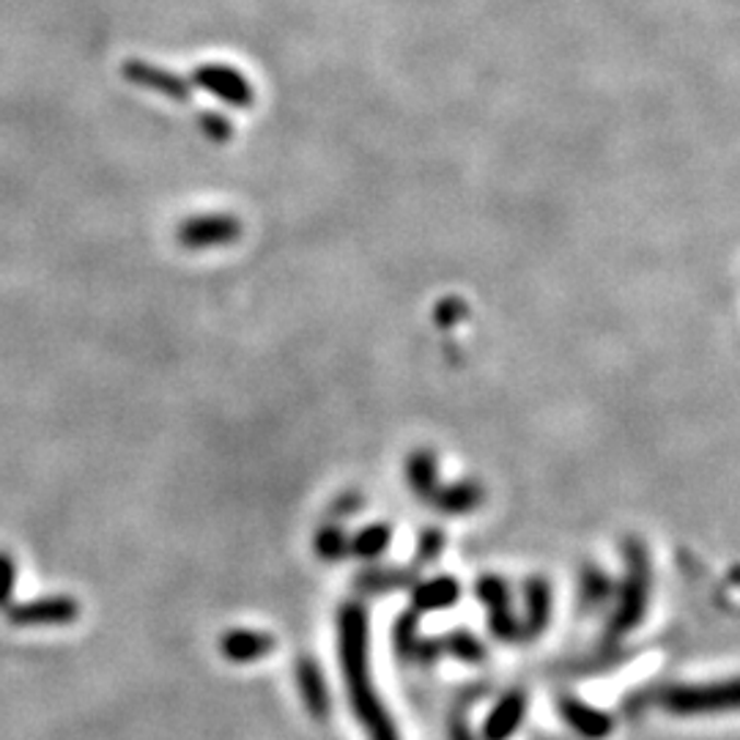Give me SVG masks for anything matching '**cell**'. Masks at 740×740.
Listing matches in <instances>:
<instances>
[{
    "mask_svg": "<svg viewBox=\"0 0 740 740\" xmlns=\"http://www.w3.org/2000/svg\"><path fill=\"white\" fill-rule=\"evenodd\" d=\"M414 571H401V568H367L365 574H360L356 587H360L365 596H381V592L392 590V587L412 585Z\"/></svg>",
    "mask_w": 740,
    "mask_h": 740,
    "instance_id": "4fadbf2b",
    "label": "cell"
},
{
    "mask_svg": "<svg viewBox=\"0 0 740 740\" xmlns=\"http://www.w3.org/2000/svg\"><path fill=\"white\" fill-rule=\"evenodd\" d=\"M9 623L17 629H42V625H69L80 618V603L69 596L36 598V601L12 603L7 609Z\"/></svg>",
    "mask_w": 740,
    "mask_h": 740,
    "instance_id": "7a4b0ae2",
    "label": "cell"
},
{
    "mask_svg": "<svg viewBox=\"0 0 740 740\" xmlns=\"http://www.w3.org/2000/svg\"><path fill=\"white\" fill-rule=\"evenodd\" d=\"M442 653H445V647H442V639H425V636H420L418 647H414V658L423 663H434L439 661Z\"/></svg>",
    "mask_w": 740,
    "mask_h": 740,
    "instance_id": "44dd1931",
    "label": "cell"
},
{
    "mask_svg": "<svg viewBox=\"0 0 740 740\" xmlns=\"http://www.w3.org/2000/svg\"><path fill=\"white\" fill-rule=\"evenodd\" d=\"M461 598V585L453 576H434L428 582H420L412 592V601L418 612H434V609H447Z\"/></svg>",
    "mask_w": 740,
    "mask_h": 740,
    "instance_id": "ba28073f",
    "label": "cell"
},
{
    "mask_svg": "<svg viewBox=\"0 0 740 740\" xmlns=\"http://www.w3.org/2000/svg\"><path fill=\"white\" fill-rule=\"evenodd\" d=\"M450 738H453V740H474L472 735H469L467 724H461V721H456V724H453V729H450Z\"/></svg>",
    "mask_w": 740,
    "mask_h": 740,
    "instance_id": "603a6c76",
    "label": "cell"
},
{
    "mask_svg": "<svg viewBox=\"0 0 740 740\" xmlns=\"http://www.w3.org/2000/svg\"><path fill=\"white\" fill-rule=\"evenodd\" d=\"M489 631L496 636L500 642H516L524 636V625L513 618V609H494L489 612Z\"/></svg>",
    "mask_w": 740,
    "mask_h": 740,
    "instance_id": "e0dca14e",
    "label": "cell"
},
{
    "mask_svg": "<svg viewBox=\"0 0 740 740\" xmlns=\"http://www.w3.org/2000/svg\"><path fill=\"white\" fill-rule=\"evenodd\" d=\"M485 502V489L480 480L467 478V480H456L450 485H439L436 494L431 496V505L436 507L445 516H467V513H474L480 505Z\"/></svg>",
    "mask_w": 740,
    "mask_h": 740,
    "instance_id": "5b68a950",
    "label": "cell"
},
{
    "mask_svg": "<svg viewBox=\"0 0 740 740\" xmlns=\"http://www.w3.org/2000/svg\"><path fill=\"white\" fill-rule=\"evenodd\" d=\"M418 620H420L418 609H412V612L401 614V618H398V623H396V629H392L396 650H398V656L403 658V661L414 658V647H418V642H420Z\"/></svg>",
    "mask_w": 740,
    "mask_h": 740,
    "instance_id": "9a60e30c",
    "label": "cell"
},
{
    "mask_svg": "<svg viewBox=\"0 0 740 740\" xmlns=\"http://www.w3.org/2000/svg\"><path fill=\"white\" fill-rule=\"evenodd\" d=\"M338 647L343 667L345 691L354 716L365 727L367 740H401L396 721L385 702L376 694L367 661V609L362 603H345L338 612Z\"/></svg>",
    "mask_w": 740,
    "mask_h": 740,
    "instance_id": "6da1fadb",
    "label": "cell"
},
{
    "mask_svg": "<svg viewBox=\"0 0 740 740\" xmlns=\"http://www.w3.org/2000/svg\"><path fill=\"white\" fill-rule=\"evenodd\" d=\"M442 647H445V653H450L453 658H458L463 663H480L485 658L483 642L474 634H469V631H453V634H447L442 639Z\"/></svg>",
    "mask_w": 740,
    "mask_h": 740,
    "instance_id": "5bb4252c",
    "label": "cell"
},
{
    "mask_svg": "<svg viewBox=\"0 0 740 740\" xmlns=\"http://www.w3.org/2000/svg\"><path fill=\"white\" fill-rule=\"evenodd\" d=\"M296 689H299L302 702H305V710L318 721H324L332 710V702H329L327 678L310 656H302L296 661Z\"/></svg>",
    "mask_w": 740,
    "mask_h": 740,
    "instance_id": "277c9868",
    "label": "cell"
},
{
    "mask_svg": "<svg viewBox=\"0 0 740 740\" xmlns=\"http://www.w3.org/2000/svg\"><path fill=\"white\" fill-rule=\"evenodd\" d=\"M524 603H527V612H524V636H538L540 631L549 623L551 612V592L549 585L543 579H529L524 587Z\"/></svg>",
    "mask_w": 740,
    "mask_h": 740,
    "instance_id": "9c48e42d",
    "label": "cell"
},
{
    "mask_svg": "<svg viewBox=\"0 0 740 740\" xmlns=\"http://www.w3.org/2000/svg\"><path fill=\"white\" fill-rule=\"evenodd\" d=\"M463 316H467V310H463L461 302H442L439 310H436V324H439V327H453V324L461 321Z\"/></svg>",
    "mask_w": 740,
    "mask_h": 740,
    "instance_id": "7402d4cb",
    "label": "cell"
},
{
    "mask_svg": "<svg viewBox=\"0 0 740 740\" xmlns=\"http://www.w3.org/2000/svg\"><path fill=\"white\" fill-rule=\"evenodd\" d=\"M560 710H563L565 721H568L576 732L585 735V738H603V735L612 729L609 716H603L601 710H592V707L582 705V702L576 700H565L563 705H560Z\"/></svg>",
    "mask_w": 740,
    "mask_h": 740,
    "instance_id": "30bf717a",
    "label": "cell"
},
{
    "mask_svg": "<svg viewBox=\"0 0 740 740\" xmlns=\"http://www.w3.org/2000/svg\"><path fill=\"white\" fill-rule=\"evenodd\" d=\"M362 494H356V491H349V494H340L338 500L332 502V507H329V516L334 518V521H343V518L354 516V513L362 510Z\"/></svg>",
    "mask_w": 740,
    "mask_h": 740,
    "instance_id": "ffe728a7",
    "label": "cell"
},
{
    "mask_svg": "<svg viewBox=\"0 0 740 740\" xmlns=\"http://www.w3.org/2000/svg\"><path fill=\"white\" fill-rule=\"evenodd\" d=\"M14 587H17V563L9 551H0V612H7L14 603Z\"/></svg>",
    "mask_w": 740,
    "mask_h": 740,
    "instance_id": "ac0fdd59",
    "label": "cell"
},
{
    "mask_svg": "<svg viewBox=\"0 0 740 740\" xmlns=\"http://www.w3.org/2000/svg\"><path fill=\"white\" fill-rule=\"evenodd\" d=\"M316 554L324 563H340L351 554V538L343 532L338 521H327L324 527H318L316 532Z\"/></svg>",
    "mask_w": 740,
    "mask_h": 740,
    "instance_id": "7c38bea8",
    "label": "cell"
},
{
    "mask_svg": "<svg viewBox=\"0 0 740 740\" xmlns=\"http://www.w3.org/2000/svg\"><path fill=\"white\" fill-rule=\"evenodd\" d=\"M274 647H278V639L267 631L256 629H231L220 634L218 642L220 656L231 663H256L269 653H274Z\"/></svg>",
    "mask_w": 740,
    "mask_h": 740,
    "instance_id": "3957f363",
    "label": "cell"
},
{
    "mask_svg": "<svg viewBox=\"0 0 740 740\" xmlns=\"http://www.w3.org/2000/svg\"><path fill=\"white\" fill-rule=\"evenodd\" d=\"M407 480L409 489L414 491V496L420 500H428L439 489V461H436L434 450H414L407 458Z\"/></svg>",
    "mask_w": 740,
    "mask_h": 740,
    "instance_id": "52a82bcc",
    "label": "cell"
},
{
    "mask_svg": "<svg viewBox=\"0 0 740 740\" xmlns=\"http://www.w3.org/2000/svg\"><path fill=\"white\" fill-rule=\"evenodd\" d=\"M447 535L439 527H428L420 532L418 538V563H434L439 560V554L445 551Z\"/></svg>",
    "mask_w": 740,
    "mask_h": 740,
    "instance_id": "d6986e66",
    "label": "cell"
},
{
    "mask_svg": "<svg viewBox=\"0 0 740 740\" xmlns=\"http://www.w3.org/2000/svg\"><path fill=\"white\" fill-rule=\"evenodd\" d=\"M527 710V696L521 691H507L483 721V740H510L518 732Z\"/></svg>",
    "mask_w": 740,
    "mask_h": 740,
    "instance_id": "8992f818",
    "label": "cell"
},
{
    "mask_svg": "<svg viewBox=\"0 0 740 740\" xmlns=\"http://www.w3.org/2000/svg\"><path fill=\"white\" fill-rule=\"evenodd\" d=\"M392 540V527L387 521L365 524L356 535H351V554L360 560H376L387 551Z\"/></svg>",
    "mask_w": 740,
    "mask_h": 740,
    "instance_id": "8fae6325",
    "label": "cell"
},
{
    "mask_svg": "<svg viewBox=\"0 0 740 740\" xmlns=\"http://www.w3.org/2000/svg\"><path fill=\"white\" fill-rule=\"evenodd\" d=\"M474 592H478L480 603H483L489 612L510 607V587L505 585L502 576H483V579L478 582V587H474Z\"/></svg>",
    "mask_w": 740,
    "mask_h": 740,
    "instance_id": "2e32d148",
    "label": "cell"
}]
</instances>
